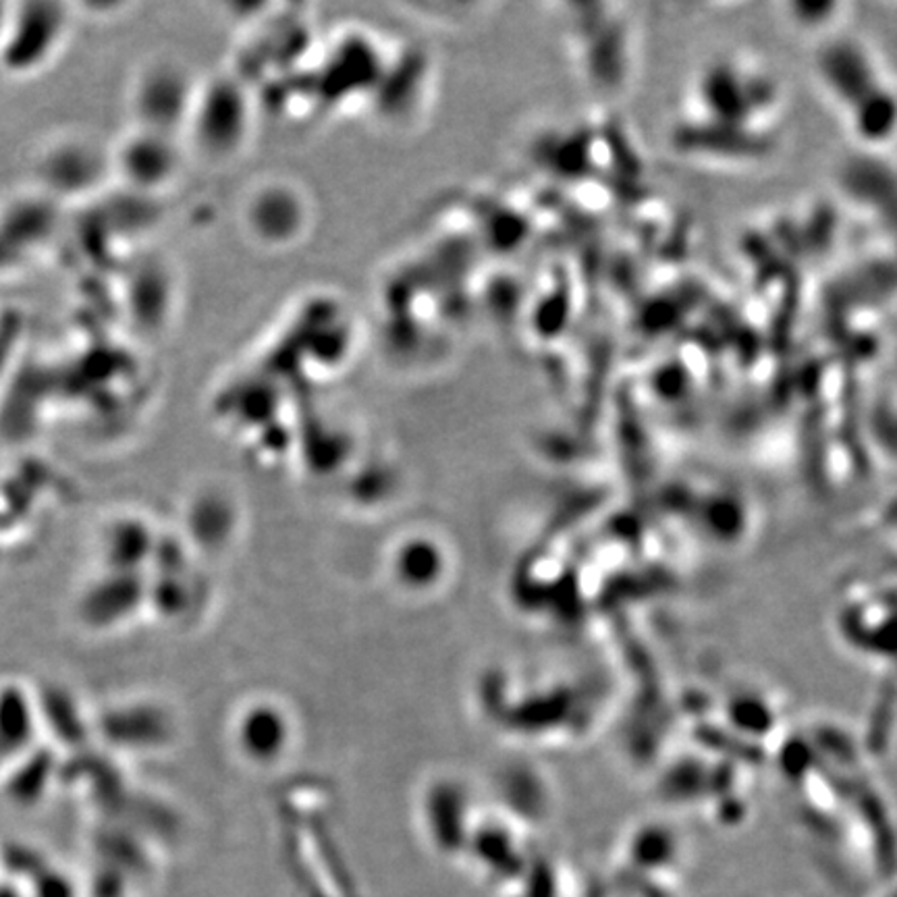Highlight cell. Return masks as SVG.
Listing matches in <instances>:
<instances>
[{
    "label": "cell",
    "mask_w": 897,
    "mask_h": 897,
    "mask_svg": "<svg viewBox=\"0 0 897 897\" xmlns=\"http://www.w3.org/2000/svg\"><path fill=\"white\" fill-rule=\"evenodd\" d=\"M34 181L52 202H73L92 196L106 170L111 154L102 153L96 139L82 132L46 137L34 154Z\"/></svg>",
    "instance_id": "1"
},
{
    "label": "cell",
    "mask_w": 897,
    "mask_h": 897,
    "mask_svg": "<svg viewBox=\"0 0 897 897\" xmlns=\"http://www.w3.org/2000/svg\"><path fill=\"white\" fill-rule=\"evenodd\" d=\"M9 11L0 32V63L13 75H32L52 63L67 42V7L34 2Z\"/></svg>",
    "instance_id": "2"
}]
</instances>
